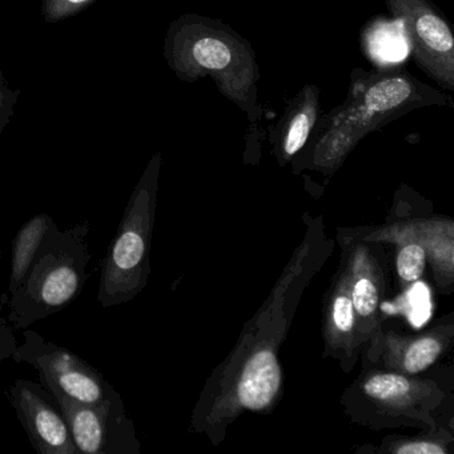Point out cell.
I'll use <instances>...</instances> for the list:
<instances>
[{
  "label": "cell",
  "instance_id": "cell-1",
  "mask_svg": "<svg viewBox=\"0 0 454 454\" xmlns=\"http://www.w3.org/2000/svg\"><path fill=\"white\" fill-rule=\"evenodd\" d=\"M427 107L454 108V102L440 90L414 78L405 66L373 71L356 67L350 73L344 102L318 116L304 148L312 150L316 164L332 168L366 135Z\"/></svg>",
  "mask_w": 454,
  "mask_h": 454
},
{
  "label": "cell",
  "instance_id": "cell-2",
  "mask_svg": "<svg viewBox=\"0 0 454 454\" xmlns=\"http://www.w3.org/2000/svg\"><path fill=\"white\" fill-rule=\"evenodd\" d=\"M164 58L185 83L211 78L220 94L247 114L251 129H257L264 116L257 89L262 74L248 39L222 20L188 12L169 25Z\"/></svg>",
  "mask_w": 454,
  "mask_h": 454
},
{
  "label": "cell",
  "instance_id": "cell-3",
  "mask_svg": "<svg viewBox=\"0 0 454 454\" xmlns=\"http://www.w3.org/2000/svg\"><path fill=\"white\" fill-rule=\"evenodd\" d=\"M87 233V223L67 231L52 223L20 288L7 299L15 329H27L81 294L91 260Z\"/></svg>",
  "mask_w": 454,
  "mask_h": 454
},
{
  "label": "cell",
  "instance_id": "cell-4",
  "mask_svg": "<svg viewBox=\"0 0 454 454\" xmlns=\"http://www.w3.org/2000/svg\"><path fill=\"white\" fill-rule=\"evenodd\" d=\"M160 155L148 164L135 188L115 239L102 262L98 302L103 308L116 307L139 294L148 273V243L151 204L158 177Z\"/></svg>",
  "mask_w": 454,
  "mask_h": 454
},
{
  "label": "cell",
  "instance_id": "cell-5",
  "mask_svg": "<svg viewBox=\"0 0 454 454\" xmlns=\"http://www.w3.org/2000/svg\"><path fill=\"white\" fill-rule=\"evenodd\" d=\"M403 26L417 67L437 87L454 92V33L432 0H384Z\"/></svg>",
  "mask_w": 454,
  "mask_h": 454
},
{
  "label": "cell",
  "instance_id": "cell-6",
  "mask_svg": "<svg viewBox=\"0 0 454 454\" xmlns=\"http://www.w3.org/2000/svg\"><path fill=\"white\" fill-rule=\"evenodd\" d=\"M17 363L30 364L41 374L42 385L52 397H66L81 403H99L114 387L81 357L26 329L25 342L12 350Z\"/></svg>",
  "mask_w": 454,
  "mask_h": 454
},
{
  "label": "cell",
  "instance_id": "cell-7",
  "mask_svg": "<svg viewBox=\"0 0 454 454\" xmlns=\"http://www.w3.org/2000/svg\"><path fill=\"white\" fill-rule=\"evenodd\" d=\"M57 401L79 453L124 454L131 451L132 433L121 395L114 390L99 403H81L66 397Z\"/></svg>",
  "mask_w": 454,
  "mask_h": 454
},
{
  "label": "cell",
  "instance_id": "cell-8",
  "mask_svg": "<svg viewBox=\"0 0 454 454\" xmlns=\"http://www.w3.org/2000/svg\"><path fill=\"white\" fill-rule=\"evenodd\" d=\"M14 406L31 445L42 454L79 453L62 411L51 403L43 385L17 380L10 389Z\"/></svg>",
  "mask_w": 454,
  "mask_h": 454
},
{
  "label": "cell",
  "instance_id": "cell-9",
  "mask_svg": "<svg viewBox=\"0 0 454 454\" xmlns=\"http://www.w3.org/2000/svg\"><path fill=\"white\" fill-rule=\"evenodd\" d=\"M320 116V89L305 84L289 100L284 115L270 131V142L281 160H288L304 150Z\"/></svg>",
  "mask_w": 454,
  "mask_h": 454
},
{
  "label": "cell",
  "instance_id": "cell-10",
  "mask_svg": "<svg viewBox=\"0 0 454 454\" xmlns=\"http://www.w3.org/2000/svg\"><path fill=\"white\" fill-rule=\"evenodd\" d=\"M281 384V371L270 350L254 353L244 366L239 382V400L246 408L260 411L270 405Z\"/></svg>",
  "mask_w": 454,
  "mask_h": 454
},
{
  "label": "cell",
  "instance_id": "cell-11",
  "mask_svg": "<svg viewBox=\"0 0 454 454\" xmlns=\"http://www.w3.org/2000/svg\"><path fill=\"white\" fill-rule=\"evenodd\" d=\"M368 59L381 67L401 65L408 55L409 44L398 20L384 18L368 22L361 35Z\"/></svg>",
  "mask_w": 454,
  "mask_h": 454
},
{
  "label": "cell",
  "instance_id": "cell-12",
  "mask_svg": "<svg viewBox=\"0 0 454 454\" xmlns=\"http://www.w3.org/2000/svg\"><path fill=\"white\" fill-rule=\"evenodd\" d=\"M54 220L46 214H39L34 216L30 222L26 223L12 246V273H10L9 292L7 299L20 288V283L27 273L28 267L33 262L34 256L38 252L47 231L51 227Z\"/></svg>",
  "mask_w": 454,
  "mask_h": 454
},
{
  "label": "cell",
  "instance_id": "cell-13",
  "mask_svg": "<svg viewBox=\"0 0 454 454\" xmlns=\"http://www.w3.org/2000/svg\"><path fill=\"white\" fill-rule=\"evenodd\" d=\"M441 352V345L433 337L416 340L403 355V369L408 373H419L434 363Z\"/></svg>",
  "mask_w": 454,
  "mask_h": 454
},
{
  "label": "cell",
  "instance_id": "cell-14",
  "mask_svg": "<svg viewBox=\"0 0 454 454\" xmlns=\"http://www.w3.org/2000/svg\"><path fill=\"white\" fill-rule=\"evenodd\" d=\"M409 389H411V384L408 380L393 373L377 374L371 377L364 385L366 395L382 401L403 397Z\"/></svg>",
  "mask_w": 454,
  "mask_h": 454
},
{
  "label": "cell",
  "instance_id": "cell-15",
  "mask_svg": "<svg viewBox=\"0 0 454 454\" xmlns=\"http://www.w3.org/2000/svg\"><path fill=\"white\" fill-rule=\"evenodd\" d=\"M98 0H43L42 4V14L49 25L59 23L60 20H68L81 14L89 9Z\"/></svg>",
  "mask_w": 454,
  "mask_h": 454
},
{
  "label": "cell",
  "instance_id": "cell-16",
  "mask_svg": "<svg viewBox=\"0 0 454 454\" xmlns=\"http://www.w3.org/2000/svg\"><path fill=\"white\" fill-rule=\"evenodd\" d=\"M425 270V251L417 244L401 249L397 257L398 275L408 283L419 280Z\"/></svg>",
  "mask_w": 454,
  "mask_h": 454
},
{
  "label": "cell",
  "instance_id": "cell-17",
  "mask_svg": "<svg viewBox=\"0 0 454 454\" xmlns=\"http://www.w3.org/2000/svg\"><path fill=\"white\" fill-rule=\"evenodd\" d=\"M353 308L357 310L358 315L371 316L379 305V294L376 286L369 278H360L356 281L353 286L352 297Z\"/></svg>",
  "mask_w": 454,
  "mask_h": 454
},
{
  "label": "cell",
  "instance_id": "cell-18",
  "mask_svg": "<svg viewBox=\"0 0 454 454\" xmlns=\"http://www.w3.org/2000/svg\"><path fill=\"white\" fill-rule=\"evenodd\" d=\"M408 294L406 313L414 325H421L430 315L429 291L424 284L419 283Z\"/></svg>",
  "mask_w": 454,
  "mask_h": 454
},
{
  "label": "cell",
  "instance_id": "cell-19",
  "mask_svg": "<svg viewBox=\"0 0 454 454\" xmlns=\"http://www.w3.org/2000/svg\"><path fill=\"white\" fill-rule=\"evenodd\" d=\"M20 90H12L7 82H0V134L14 116Z\"/></svg>",
  "mask_w": 454,
  "mask_h": 454
},
{
  "label": "cell",
  "instance_id": "cell-20",
  "mask_svg": "<svg viewBox=\"0 0 454 454\" xmlns=\"http://www.w3.org/2000/svg\"><path fill=\"white\" fill-rule=\"evenodd\" d=\"M353 310L355 308H353L350 297L342 294L334 300L333 320L340 331L349 332L352 329L353 320H355Z\"/></svg>",
  "mask_w": 454,
  "mask_h": 454
},
{
  "label": "cell",
  "instance_id": "cell-21",
  "mask_svg": "<svg viewBox=\"0 0 454 454\" xmlns=\"http://www.w3.org/2000/svg\"><path fill=\"white\" fill-rule=\"evenodd\" d=\"M400 454H442L445 449L434 442H411L397 449Z\"/></svg>",
  "mask_w": 454,
  "mask_h": 454
},
{
  "label": "cell",
  "instance_id": "cell-22",
  "mask_svg": "<svg viewBox=\"0 0 454 454\" xmlns=\"http://www.w3.org/2000/svg\"><path fill=\"white\" fill-rule=\"evenodd\" d=\"M4 302H7V296L2 297L0 296V309L4 308Z\"/></svg>",
  "mask_w": 454,
  "mask_h": 454
},
{
  "label": "cell",
  "instance_id": "cell-23",
  "mask_svg": "<svg viewBox=\"0 0 454 454\" xmlns=\"http://www.w3.org/2000/svg\"><path fill=\"white\" fill-rule=\"evenodd\" d=\"M0 82H6V79H4V71H2V68H0Z\"/></svg>",
  "mask_w": 454,
  "mask_h": 454
},
{
  "label": "cell",
  "instance_id": "cell-24",
  "mask_svg": "<svg viewBox=\"0 0 454 454\" xmlns=\"http://www.w3.org/2000/svg\"><path fill=\"white\" fill-rule=\"evenodd\" d=\"M0 262H2V254H0Z\"/></svg>",
  "mask_w": 454,
  "mask_h": 454
}]
</instances>
